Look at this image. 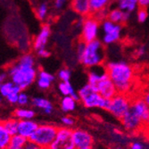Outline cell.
<instances>
[{"label":"cell","mask_w":149,"mask_h":149,"mask_svg":"<svg viewBox=\"0 0 149 149\" xmlns=\"http://www.w3.org/2000/svg\"><path fill=\"white\" fill-rule=\"evenodd\" d=\"M8 76L22 90L31 86L38 78L36 59L31 54H24L8 69Z\"/></svg>","instance_id":"cell-1"},{"label":"cell","mask_w":149,"mask_h":149,"mask_svg":"<svg viewBox=\"0 0 149 149\" xmlns=\"http://www.w3.org/2000/svg\"><path fill=\"white\" fill-rule=\"evenodd\" d=\"M109 78L115 85L118 93L127 94L133 84V67L126 61H110L105 65Z\"/></svg>","instance_id":"cell-2"},{"label":"cell","mask_w":149,"mask_h":149,"mask_svg":"<svg viewBox=\"0 0 149 149\" xmlns=\"http://www.w3.org/2000/svg\"><path fill=\"white\" fill-rule=\"evenodd\" d=\"M104 44L98 38L93 40L91 42L86 43V47L81 55L79 57V62L87 68H94L99 65H102L104 61Z\"/></svg>","instance_id":"cell-3"},{"label":"cell","mask_w":149,"mask_h":149,"mask_svg":"<svg viewBox=\"0 0 149 149\" xmlns=\"http://www.w3.org/2000/svg\"><path fill=\"white\" fill-rule=\"evenodd\" d=\"M79 101L86 108H98L107 110L110 104V99L104 97L98 92L95 91L88 83L81 87L78 91Z\"/></svg>","instance_id":"cell-4"},{"label":"cell","mask_w":149,"mask_h":149,"mask_svg":"<svg viewBox=\"0 0 149 149\" xmlns=\"http://www.w3.org/2000/svg\"><path fill=\"white\" fill-rule=\"evenodd\" d=\"M58 129V127L52 124L39 125L29 140L45 149H48L56 138Z\"/></svg>","instance_id":"cell-5"},{"label":"cell","mask_w":149,"mask_h":149,"mask_svg":"<svg viewBox=\"0 0 149 149\" xmlns=\"http://www.w3.org/2000/svg\"><path fill=\"white\" fill-rule=\"evenodd\" d=\"M101 31L103 32L101 41L104 45H113L118 42L123 34V26L114 23L109 19H105L101 23Z\"/></svg>","instance_id":"cell-6"},{"label":"cell","mask_w":149,"mask_h":149,"mask_svg":"<svg viewBox=\"0 0 149 149\" xmlns=\"http://www.w3.org/2000/svg\"><path fill=\"white\" fill-rule=\"evenodd\" d=\"M131 102L132 101L126 94L117 93L112 99H110L107 111L115 118L120 120L130 109Z\"/></svg>","instance_id":"cell-7"},{"label":"cell","mask_w":149,"mask_h":149,"mask_svg":"<svg viewBox=\"0 0 149 149\" xmlns=\"http://www.w3.org/2000/svg\"><path fill=\"white\" fill-rule=\"evenodd\" d=\"M100 31L101 24L96 17L88 16L85 18L81 25V40L88 43L97 39Z\"/></svg>","instance_id":"cell-8"},{"label":"cell","mask_w":149,"mask_h":149,"mask_svg":"<svg viewBox=\"0 0 149 149\" xmlns=\"http://www.w3.org/2000/svg\"><path fill=\"white\" fill-rule=\"evenodd\" d=\"M48 149H76L72 140V130L68 127L59 128L56 139Z\"/></svg>","instance_id":"cell-9"},{"label":"cell","mask_w":149,"mask_h":149,"mask_svg":"<svg viewBox=\"0 0 149 149\" xmlns=\"http://www.w3.org/2000/svg\"><path fill=\"white\" fill-rule=\"evenodd\" d=\"M72 140L76 148H92L94 146V138L92 135L82 129L72 130Z\"/></svg>","instance_id":"cell-10"},{"label":"cell","mask_w":149,"mask_h":149,"mask_svg":"<svg viewBox=\"0 0 149 149\" xmlns=\"http://www.w3.org/2000/svg\"><path fill=\"white\" fill-rule=\"evenodd\" d=\"M120 121L123 128L128 131L135 132L145 128V123L143 120L131 109H130L129 112L120 119Z\"/></svg>","instance_id":"cell-11"},{"label":"cell","mask_w":149,"mask_h":149,"mask_svg":"<svg viewBox=\"0 0 149 149\" xmlns=\"http://www.w3.org/2000/svg\"><path fill=\"white\" fill-rule=\"evenodd\" d=\"M93 89L98 92L100 95H102L104 97L107 99H112L118 93L115 85L113 84L112 79L109 78L108 74L104 78H103Z\"/></svg>","instance_id":"cell-12"},{"label":"cell","mask_w":149,"mask_h":149,"mask_svg":"<svg viewBox=\"0 0 149 149\" xmlns=\"http://www.w3.org/2000/svg\"><path fill=\"white\" fill-rule=\"evenodd\" d=\"M50 35H51L50 26L47 24L43 25L34 39L33 48L36 51H38L39 49H42V48H46L47 42H48V39L50 38Z\"/></svg>","instance_id":"cell-13"},{"label":"cell","mask_w":149,"mask_h":149,"mask_svg":"<svg viewBox=\"0 0 149 149\" xmlns=\"http://www.w3.org/2000/svg\"><path fill=\"white\" fill-rule=\"evenodd\" d=\"M38 124L32 120H20L18 124V134L21 136L30 139L38 128Z\"/></svg>","instance_id":"cell-14"},{"label":"cell","mask_w":149,"mask_h":149,"mask_svg":"<svg viewBox=\"0 0 149 149\" xmlns=\"http://www.w3.org/2000/svg\"><path fill=\"white\" fill-rule=\"evenodd\" d=\"M130 109L143 120L146 125V120L149 118V105L145 102V100L142 97L135 99L131 102Z\"/></svg>","instance_id":"cell-15"},{"label":"cell","mask_w":149,"mask_h":149,"mask_svg":"<svg viewBox=\"0 0 149 149\" xmlns=\"http://www.w3.org/2000/svg\"><path fill=\"white\" fill-rule=\"evenodd\" d=\"M56 78L52 73L47 72V71H40L38 73V78H37V85L38 88L42 90H47L48 89L52 83L55 81Z\"/></svg>","instance_id":"cell-16"},{"label":"cell","mask_w":149,"mask_h":149,"mask_svg":"<svg viewBox=\"0 0 149 149\" xmlns=\"http://www.w3.org/2000/svg\"><path fill=\"white\" fill-rule=\"evenodd\" d=\"M130 18V13L124 12L119 8H113L108 12L107 19L117 24H123L127 22Z\"/></svg>","instance_id":"cell-17"},{"label":"cell","mask_w":149,"mask_h":149,"mask_svg":"<svg viewBox=\"0 0 149 149\" xmlns=\"http://www.w3.org/2000/svg\"><path fill=\"white\" fill-rule=\"evenodd\" d=\"M72 7L80 16H88L91 13L89 0H72Z\"/></svg>","instance_id":"cell-18"},{"label":"cell","mask_w":149,"mask_h":149,"mask_svg":"<svg viewBox=\"0 0 149 149\" xmlns=\"http://www.w3.org/2000/svg\"><path fill=\"white\" fill-rule=\"evenodd\" d=\"M31 104L33 106L43 110L46 114H51L54 111L53 104L47 98L42 97H36L31 99Z\"/></svg>","instance_id":"cell-19"},{"label":"cell","mask_w":149,"mask_h":149,"mask_svg":"<svg viewBox=\"0 0 149 149\" xmlns=\"http://www.w3.org/2000/svg\"><path fill=\"white\" fill-rule=\"evenodd\" d=\"M58 90L63 97L71 96V97H73L77 101L79 100L78 93L75 91L74 88L72 87L70 81H61L58 84Z\"/></svg>","instance_id":"cell-20"},{"label":"cell","mask_w":149,"mask_h":149,"mask_svg":"<svg viewBox=\"0 0 149 149\" xmlns=\"http://www.w3.org/2000/svg\"><path fill=\"white\" fill-rule=\"evenodd\" d=\"M22 91V89L15 84L13 81H5L4 83L0 84V94L3 97H6L11 93H16L19 94Z\"/></svg>","instance_id":"cell-21"},{"label":"cell","mask_w":149,"mask_h":149,"mask_svg":"<svg viewBox=\"0 0 149 149\" xmlns=\"http://www.w3.org/2000/svg\"><path fill=\"white\" fill-rule=\"evenodd\" d=\"M117 8L127 13H133L139 7V0H116Z\"/></svg>","instance_id":"cell-22"},{"label":"cell","mask_w":149,"mask_h":149,"mask_svg":"<svg viewBox=\"0 0 149 149\" xmlns=\"http://www.w3.org/2000/svg\"><path fill=\"white\" fill-rule=\"evenodd\" d=\"M77 107V100L71 96L63 97L61 100V109L64 113L73 112Z\"/></svg>","instance_id":"cell-23"},{"label":"cell","mask_w":149,"mask_h":149,"mask_svg":"<svg viewBox=\"0 0 149 149\" xmlns=\"http://www.w3.org/2000/svg\"><path fill=\"white\" fill-rule=\"evenodd\" d=\"M28 141V139L16 134L15 136H12L7 149H24V146Z\"/></svg>","instance_id":"cell-24"},{"label":"cell","mask_w":149,"mask_h":149,"mask_svg":"<svg viewBox=\"0 0 149 149\" xmlns=\"http://www.w3.org/2000/svg\"><path fill=\"white\" fill-rule=\"evenodd\" d=\"M111 1L112 0H89L91 13L95 15L98 12L105 10Z\"/></svg>","instance_id":"cell-25"},{"label":"cell","mask_w":149,"mask_h":149,"mask_svg":"<svg viewBox=\"0 0 149 149\" xmlns=\"http://www.w3.org/2000/svg\"><path fill=\"white\" fill-rule=\"evenodd\" d=\"M12 136L7 132L4 123L0 121V149H7Z\"/></svg>","instance_id":"cell-26"},{"label":"cell","mask_w":149,"mask_h":149,"mask_svg":"<svg viewBox=\"0 0 149 149\" xmlns=\"http://www.w3.org/2000/svg\"><path fill=\"white\" fill-rule=\"evenodd\" d=\"M15 115L19 120H32L35 117V112L31 109L19 108L15 110Z\"/></svg>","instance_id":"cell-27"},{"label":"cell","mask_w":149,"mask_h":149,"mask_svg":"<svg viewBox=\"0 0 149 149\" xmlns=\"http://www.w3.org/2000/svg\"><path fill=\"white\" fill-rule=\"evenodd\" d=\"M18 124L19 120L15 119H11L4 121V126L11 136H15L18 134Z\"/></svg>","instance_id":"cell-28"},{"label":"cell","mask_w":149,"mask_h":149,"mask_svg":"<svg viewBox=\"0 0 149 149\" xmlns=\"http://www.w3.org/2000/svg\"><path fill=\"white\" fill-rule=\"evenodd\" d=\"M36 15L37 17L40 20V21H44L46 20V18L48 15V6L45 3L40 4L36 11Z\"/></svg>","instance_id":"cell-29"},{"label":"cell","mask_w":149,"mask_h":149,"mask_svg":"<svg viewBox=\"0 0 149 149\" xmlns=\"http://www.w3.org/2000/svg\"><path fill=\"white\" fill-rule=\"evenodd\" d=\"M57 77L61 81H70L71 77H72V72L69 69L62 68L59 70L57 73Z\"/></svg>","instance_id":"cell-30"},{"label":"cell","mask_w":149,"mask_h":149,"mask_svg":"<svg viewBox=\"0 0 149 149\" xmlns=\"http://www.w3.org/2000/svg\"><path fill=\"white\" fill-rule=\"evenodd\" d=\"M147 17H148V12L146 11V9L139 8V11L137 12V19L139 22L144 23L147 20Z\"/></svg>","instance_id":"cell-31"},{"label":"cell","mask_w":149,"mask_h":149,"mask_svg":"<svg viewBox=\"0 0 149 149\" xmlns=\"http://www.w3.org/2000/svg\"><path fill=\"white\" fill-rule=\"evenodd\" d=\"M30 103V97L24 92H21L19 93V97H18V104L22 105V106H25Z\"/></svg>","instance_id":"cell-32"},{"label":"cell","mask_w":149,"mask_h":149,"mask_svg":"<svg viewBox=\"0 0 149 149\" xmlns=\"http://www.w3.org/2000/svg\"><path fill=\"white\" fill-rule=\"evenodd\" d=\"M61 123L64 125V127L71 128L75 124V120L71 116H63L61 118Z\"/></svg>","instance_id":"cell-33"},{"label":"cell","mask_w":149,"mask_h":149,"mask_svg":"<svg viewBox=\"0 0 149 149\" xmlns=\"http://www.w3.org/2000/svg\"><path fill=\"white\" fill-rule=\"evenodd\" d=\"M67 0H55V2H54V8L56 11H61L65 6Z\"/></svg>","instance_id":"cell-34"},{"label":"cell","mask_w":149,"mask_h":149,"mask_svg":"<svg viewBox=\"0 0 149 149\" xmlns=\"http://www.w3.org/2000/svg\"><path fill=\"white\" fill-rule=\"evenodd\" d=\"M18 97H19V94L11 93V94L8 95L6 98L10 104H17L18 103Z\"/></svg>","instance_id":"cell-35"},{"label":"cell","mask_w":149,"mask_h":149,"mask_svg":"<svg viewBox=\"0 0 149 149\" xmlns=\"http://www.w3.org/2000/svg\"><path fill=\"white\" fill-rule=\"evenodd\" d=\"M85 47H86V42L81 40L80 42L78 43V45H77V56H78V57L81 56V55H82L84 50H85Z\"/></svg>","instance_id":"cell-36"},{"label":"cell","mask_w":149,"mask_h":149,"mask_svg":"<svg viewBox=\"0 0 149 149\" xmlns=\"http://www.w3.org/2000/svg\"><path fill=\"white\" fill-rule=\"evenodd\" d=\"M37 55L41 58H47L50 56L51 54L47 48H42V49H39L37 51Z\"/></svg>","instance_id":"cell-37"},{"label":"cell","mask_w":149,"mask_h":149,"mask_svg":"<svg viewBox=\"0 0 149 149\" xmlns=\"http://www.w3.org/2000/svg\"><path fill=\"white\" fill-rule=\"evenodd\" d=\"M24 149H45V148L39 146L37 144H35V143H33V142L29 140L28 142H27V144L25 145Z\"/></svg>","instance_id":"cell-38"},{"label":"cell","mask_w":149,"mask_h":149,"mask_svg":"<svg viewBox=\"0 0 149 149\" xmlns=\"http://www.w3.org/2000/svg\"><path fill=\"white\" fill-rule=\"evenodd\" d=\"M129 149H145V146H144V145L141 142L134 141V142L130 143Z\"/></svg>","instance_id":"cell-39"},{"label":"cell","mask_w":149,"mask_h":149,"mask_svg":"<svg viewBox=\"0 0 149 149\" xmlns=\"http://www.w3.org/2000/svg\"><path fill=\"white\" fill-rule=\"evenodd\" d=\"M146 47L144 46H141L139 47L137 50H136V56H139V57H142L146 55Z\"/></svg>","instance_id":"cell-40"},{"label":"cell","mask_w":149,"mask_h":149,"mask_svg":"<svg viewBox=\"0 0 149 149\" xmlns=\"http://www.w3.org/2000/svg\"><path fill=\"white\" fill-rule=\"evenodd\" d=\"M139 7L145 9L149 7V0H139Z\"/></svg>","instance_id":"cell-41"},{"label":"cell","mask_w":149,"mask_h":149,"mask_svg":"<svg viewBox=\"0 0 149 149\" xmlns=\"http://www.w3.org/2000/svg\"><path fill=\"white\" fill-rule=\"evenodd\" d=\"M142 98H143V99L145 100V102L149 105V89H147V90L145 91V93L143 94Z\"/></svg>","instance_id":"cell-42"},{"label":"cell","mask_w":149,"mask_h":149,"mask_svg":"<svg viewBox=\"0 0 149 149\" xmlns=\"http://www.w3.org/2000/svg\"><path fill=\"white\" fill-rule=\"evenodd\" d=\"M7 76H8V73H6V72L0 73V84H2V83L5 82V81H6Z\"/></svg>","instance_id":"cell-43"},{"label":"cell","mask_w":149,"mask_h":149,"mask_svg":"<svg viewBox=\"0 0 149 149\" xmlns=\"http://www.w3.org/2000/svg\"><path fill=\"white\" fill-rule=\"evenodd\" d=\"M145 129H146V136L149 140V127H145Z\"/></svg>","instance_id":"cell-44"},{"label":"cell","mask_w":149,"mask_h":149,"mask_svg":"<svg viewBox=\"0 0 149 149\" xmlns=\"http://www.w3.org/2000/svg\"><path fill=\"white\" fill-rule=\"evenodd\" d=\"M145 127H149V118L147 119V120H146V125H145Z\"/></svg>","instance_id":"cell-45"},{"label":"cell","mask_w":149,"mask_h":149,"mask_svg":"<svg viewBox=\"0 0 149 149\" xmlns=\"http://www.w3.org/2000/svg\"><path fill=\"white\" fill-rule=\"evenodd\" d=\"M76 149H93V148H76Z\"/></svg>","instance_id":"cell-46"},{"label":"cell","mask_w":149,"mask_h":149,"mask_svg":"<svg viewBox=\"0 0 149 149\" xmlns=\"http://www.w3.org/2000/svg\"><path fill=\"white\" fill-rule=\"evenodd\" d=\"M2 97H3L1 96V94H0V102H1V100H2Z\"/></svg>","instance_id":"cell-47"},{"label":"cell","mask_w":149,"mask_h":149,"mask_svg":"<svg viewBox=\"0 0 149 149\" xmlns=\"http://www.w3.org/2000/svg\"><path fill=\"white\" fill-rule=\"evenodd\" d=\"M117 149H126V148H121V147H119V148H117Z\"/></svg>","instance_id":"cell-48"}]
</instances>
